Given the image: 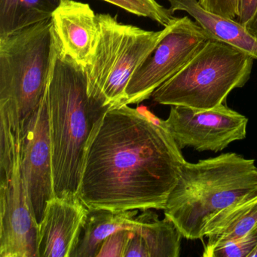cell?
Here are the masks:
<instances>
[{
	"label": "cell",
	"instance_id": "obj_1",
	"mask_svg": "<svg viewBox=\"0 0 257 257\" xmlns=\"http://www.w3.org/2000/svg\"><path fill=\"white\" fill-rule=\"evenodd\" d=\"M180 150L159 120L110 108L90 140L77 198L88 210H164L186 162Z\"/></svg>",
	"mask_w": 257,
	"mask_h": 257
},
{
	"label": "cell",
	"instance_id": "obj_2",
	"mask_svg": "<svg viewBox=\"0 0 257 257\" xmlns=\"http://www.w3.org/2000/svg\"><path fill=\"white\" fill-rule=\"evenodd\" d=\"M46 100L55 197L77 198L90 140L112 107L88 95L85 68L65 53L55 30Z\"/></svg>",
	"mask_w": 257,
	"mask_h": 257
},
{
	"label": "cell",
	"instance_id": "obj_3",
	"mask_svg": "<svg viewBox=\"0 0 257 257\" xmlns=\"http://www.w3.org/2000/svg\"><path fill=\"white\" fill-rule=\"evenodd\" d=\"M257 195L253 159L225 153L197 163L185 162L164 209L183 237H205L210 221L221 212Z\"/></svg>",
	"mask_w": 257,
	"mask_h": 257
},
{
	"label": "cell",
	"instance_id": "obj_4",
	"mask_svg": "<svg viewBox=\"0 0 257 257\" xmlns=\"http://www.w3.org/2000/svg\"><path fill=\"white\" fill-rule=\"evenodd\" d=\"M254 58L228 43L211 39L177 74L152 94L156 103L210 109L249 80Z\"/></svg>",
	"mask_w": 257,
	"mask_h": 257
},
{
	"label": "cell",
	"instance_id": "obj_5",
	"mask_svg": "<svg viewBox=\"0 0 257 257\" xmlns=\"http://www.w3.org/2000/svg\"><path fill=\"white\" fill-rule=\"evenodd\" d=\"M95 53L85 71L88 94L111 107L125 105L132 76L151 55L172 25L159 31L120 23L116 16L97 14Z\"/></svg>",
	"mask_w": 257,
	"mask_h": 257
},
{
	"label": "cell",
	"instance_id": "obj_6",
	"mask_svg": "<svg viewBox=\"0 0 257 257\" xmlns=\"http://www.w3.org/2000/svg\"><path fill=\"white\" fill-rule=\"evenodd\" d=\"M52 19L0 37V102L17 106L21 124L40 106L49 83Z\"/></svg>",
	"mask_w": 257,
	"mask_h": 257
},
{
	"label": "cell",
	"instance_id": "obj_7",
	"mask_svg": "<svg viewBox=\"0 0 257 257\" xmlns=\"http://www.w3.org/2000/svg\"><path fill=\"white\" fill-rule=\"evenodd\" d=\"M0 131V257H40V227L22 172L20 121L4 123Z\"/></svg>",
	"mask_w": 257,
	"mask_h": 257
},
{
	"label": "cell",
	"instance_id": "obj_8",
	"mask_svg": "<svg viewBox=\"0 0 257 257\" xmlns=\"http://www.w3.org/2000/svg\"><path fill=\"white\" fill-rule=\"evenodd\" d=\"M214 39L189 17L177 18L170 32L134 73L125 105L141 103L181 70L207 42Z\"/></svg>",
	"mask_w": 257,
	"mask_h": 257
},
{
	"label": "cell",
	"instance_id": "obj_9",
	"mask_svg": "<svg viewBox=\"0 0 257 257\" xmlns=\"http://www.w3.org/2000/svg\"><path fill=\"white\" fill-rule=\"evenodd\" d=\"M159 122L180 150L216 153L246 138L248 119L223 103L210 109L171 106L168 118Z\"/></svg>",
	"mask_w": 257,
	"mask_h": 257
},
{
	"label": "cell",
	"instance_id": "obj_10",
	"mask_svg": "<svg viewBox=\"0 0 257 257\" xmlns=\"http://www.w3.org/2000/svg\"><path fill=\"white\" fill-rule=\"evenodd\" d=\"M21 162L30 205L40 225L48 202L55 197L46 92L40 106L21 124Z\"/></svg>",
	"mask_w": 257,
	"mask_h": 257
},
{
	"label": "cell",
	"instance_id": "obj_11",
	"mask_svg": "<svg viewBox=\"0 0 257 257\" xmlns=\"http://www.w3.org/2000/svg\"><path fill=\"white\" fill-rule=\"evenodd\" d=\"M88 212L78 198L51 199L39 225L40 257H71Z\"/></svg>",
	"mask_w": 257,
	"mask_h": 257
},
{
	"label": "cell",
	"instance_id": "obj_12",
	"mask_svg": "<svg viewBox=\"0 0 257 257\" xmlns=\"http://www.w3.org/2000/svg\"><path fill=\"white\" fill-rule=\"evenodd\" d=\"M52 20L65 53L84 68L88 67L98 39L97 15L91 7L76 0H62Z\"/></svg>",
	"mask_w": 257,
	"mask_h": 257
},
{
	"label": "cell",
	"instance_id": "obj_13",
	"mask_svg": "<svg viewBox=\"0 0 257 257\" xmlns=\"http://www.w3.org/2000/svg\"><path fill=\"white\" fill-rule=\"evenodd\" d=\"M170 10L183 11L213 38L234 46L257 59V40L238 22L210 13L203 8L198 0H168Z\"/></svg>",
	"mask_w": 257,
	"mask_h": 257
},
{
	"label": "cell",
	"instance_id": "obj_14",
	"mask_svg": "<svg viewBox=\"0 0 257 257\" xmlns=\"http://www.w3.org/2000/svg\"><path fill=\"white\" fill-rule=\"evenodd\" d=\"M257 228V195L219 213L207 225L203 256L218 246L243 238Z\"/></svg>",
	"mask_w": 257,
	"mask_h": 257
},
{
	"label": "cell",
	"instance_id": "obj_15",
	"mask_svg": "<svg viewBox=\"0 0 257 257\" xmlns=\"http://www.w3.org/2000/svg\"><path fill=\"white\" fill-rule=\"evenodd\" d=\"M138 210H89L79 243L71 257H96L103 240L119 230L133 231L139 223Z\"/></svg>",
	"mask_w": 257,
	"mask_h": 257
},
{
	"label": "cell",
	"instance_id": "obj_16",
	"mask_svg": "<svg viewBox=\"0 0 257 257\" xmlns=\"http://www.w3.org/2000/svg\"><path fill=\"white\" fill-rule=\"evenodd\" d=\"M139 223L132 231L142 237L148 251L149 257H178L183 237L180 230L171 219L159 216L150 210H144L138 216Z\"/></svg>",
	"mask_w": 257,
	"mask_h": 257
},
{
	"label": "cell",
	"instance_id": "obj_17",
	"mask_svg": "<svg viewBox=\"0 0 257 257\" xmlns=\"http://www.w3.org/2000/svg\"><path fill=\"white\" fill-rule=\"evenodd\" d=\"M62 0H0V37L52 19Z\"/></svg>",
	"mask_w": 257,
	"mask_h": 257
},
{
	"label": "cell",
	"instance_id": "obj_18",
	"mask_svg": "<svg viewBox=\"0 0 257 257\" xmlns=\"http://www.w3.org/2000/svg\"><path fill=\"white\" fill-rule=\"evenodd\" d=\"M140 17L154 21L164 28L173 25L177 18L170 9L160 5L156 0H102Z\"/></svg>",
	"mask_w": 257,
	"mask_h": 257
},
{
	"label": "cell",
	"instance_id": "obj_19",
	"mask_svg": "<svg viewBox=\"0 0 257 257\" xmlns=\"http://www.w3.org/2000/svg\"><path fill=\"white\" fill-rule=\"evenodd\" d=\"M257 245V228L243 238L215 248L208 257H249Z\"/></svg>",
	"mask_w": 257,
	"mask_h": 257
},
{
	"label": "cell",
	"instance_id": "obj_20",
	"mask_svg": "<svg viewBox=\"0 0 257 257\" xmlns=\"http://www.w3.org/2000/svg\"><path fill=\"white\" fill-rule=\"evenodd\" d=\"M132 236V231L127 229L112 233L103 240L96 257H124Z\"/></svg>",
	"mask_w": 257,
	"mask_h": 257
},
{
	"label": "cell",
	"instance_id": "obj_21",
	"mask_svg": "<svg viewBox=\"0 0 257 257\" xmlns=\"http://www.w3.org/2000/svg\"><path fill=\"white\" fill-rule=\"evenodd\" d=\"M200 5L210 13L232 20L239 16V0H198Z\"/></svg>",
	"mask_w": 257,
	"mask_h": 257
},
{
	"label": "cell",
	"instance_id": "obj_22",
	"mask_svg": "<svg viewBox=\"0 0 257 257\" xmlns=\"http://www.w3.org/2000/svg\"><path fill=\"white\" fill-rule=\"evenodd\" d=\"M129 256L149 257L148 251L142 237L135 231H132V237L124 253V257Z\"/></svg>",
	"mask_w": 257,
	"mask_h": 257
},
{
	"label": "cell",
	"instance_id": "obj_23",
	"mask_svg": "<svg viewBox=\"0 0 257 257\" xmlns=\"http://www.w3.org/2000/svg\"><path fill=\"white\" fill-rule=\"evenodd\" d=\"M257 12V0H239V16L237 22L246 27Z\"/></svg>",
	"mask_w": 257,
	"mask_h": 257
},
{
	"label": "cell",
	"instance_id": "obj_24",
	"mask_svg": "<svg viewBox=\"0 0 257 257\" xmlns=\"http://www.w3.org/2000/svg\"><path fill=\"white\" fill-rule=\"evenodd\" d=\"M246 28L247 32L257 40V12L255 13V16H253L250 22L246 25Z\"/></svg>",
	"mask_w": 257,
	"mask_h": 257
},
{
	"label": "cell",
	"instance_id": "obj_25",
	"mask_svg": "<svg viewBox=\"0 0 257 257\" xmlns=\"http://www.w3.org/2000/svg\"><path fill=\"white\" fill-rule=\"evenodd\" d=\"M249 257H257V245L255 246V249L252 250V252H251L250 255H249Z\"/></svg>",
	"mask_w": 257,
	"mask_h": 257
}]
</instances>
